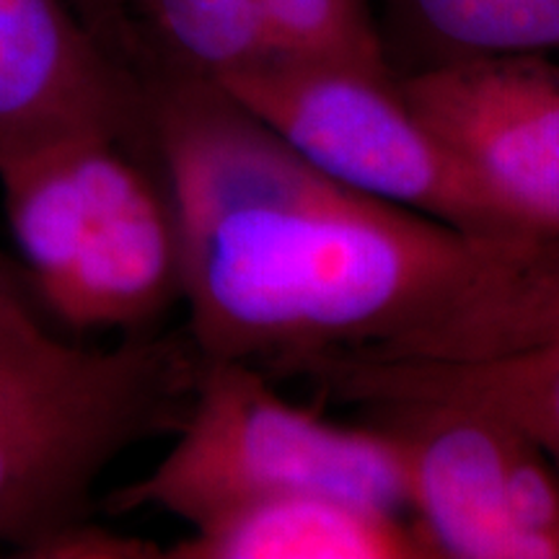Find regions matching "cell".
I'll return each mask as SVG.
<instances>
[{"instance_id":"4fadbf2b","label":"cell","mask_w":559,"mask_h":559,"mask_svg":"<svg viewBox=\"0 0 559 559\" xmlns=\"http://www.w3.org/2000/svg\"><path fill=\"white\" fill-rule=\"evenodd\" d=\"M551 337H559V247L432 334L423 358H485Z\"/></svg>"},{"instance_id":"5b68a950","label":"cell","mask_w":559,"mask_h":559,"mask_svg":"<svg viewBox=\"0 0 559 559\" xmlns=\"http://www.w3.org/2000/svg\"><path fill=\"white\" fill-rule=\"evenodd\" d=\"M313 169L432 221L495 239L523 236L404 99L389 70L272 62L218 83Z\"/></svg>"},{"instance_id":"52a82bcc","label":"cell","mask_w":559,"mask_h":559,"mask_svg":"<svg viewBox=\"0 0 559 559\" xmlns=\"http://www.w3.org/2000/svg\"><path fill=\"white\" fill-rule=\"evenodd\" d=\"M396 83L510 226L559 241L557 58L472 60Z\"/></svg>"},{"instance_id":"9c48e42d","label":"cell","mask_w":559,"mask_h":559,"mask_svg":"<svg viewBox=\"0 0 559 559\" xmlns=\"http://www.w3.org/2000/svg\"><path fill=\"white\" fill-rule=\"evenodd\" d=\"M151 73L221 83L272 62L324 60L394 70L370 0H128Z\"/></svg>"},{"instance_id":"5bb4252c","label":"cell","mask_w":559,"mask_h":559,"mask_svg":"<svg viewBox=\"0 0 559 559\" xmlns=\"http://www.w3.org/2000/svg\"><path fill=\"white\" fill-rule=\"evenodd\" d=\"M19 557L37 559H164L166 549L158 544L138 539V536L115 534V531L94 526L86 519L62 523L34 539Z\"/></svg>"},{"instance_id":"277c9868","label":"cell","mask_w":559,"mask_h":559,"mask_svg":"<svg viewBox=\"0 0 559 559\" xmlns=\"http://www.w3.org/2000/svg\"><path fill=\"white\" fill-rule=\"evenodd\" d=\"M296 492L412 519L400 453L379 425L345 428L285 400L254 362L202 358L177 443L151 474L117 489L109 510H164L198 528Z\"/></svg>"},{"instance_id":"8fae6325","label":"cell","mask_w":559,"mask_h":559,"mask_svg":"<svg viewBox=\"0 0 559 559\" xmlns=\"http://www.w3.org/2000/svg\"><path fill=\"white\" fill-rule=\"evenodd\" d=\"M166 559H436L407 515L337 495L251 502L192 528Z\"/></svg>"},{"instance_id":"7c38bea8","label":"cell","mask_w":559,"mask_h":559,"mask_svg":"<svg viewBox=\"0 0 559 559\" xmlns=\"http://www.w3.org/2000/svg\"><path fill=\"white\" fill-rule=\"evenodd\" d=\"M394 75L472 60L559 58V0H370Z\"/></svg>"},{"instance_id":"ba28073f","label":"cell","mask_w":559,"mask_h":559,"mask_svg":"<svg viewBox=\"0 0 559 559\" xmlns=\"http://www.w3.org/2000/svg\"><path fill=\"white\" fill-rule=\"evenodd\" d=\"M70 138H148L143 81L66 0H0V164Z\"/></svg>"},{"instance_id":"6da1fadb","label":"cell","mask_w":559,"mask_h":559,"mask_svg":"<svg viewBox=\"0 0 559 559\" xmlns=\"http://www.w3.org/2000/svg\"><path fill=\"white\" fill-rule=\"evenodd\" d=\"M140 81L205 360L402 358L551 243L466 234L349 190L213 81Z\"/></svg>"},{"instance_id":"9a60e30c","label":"cell","mask_w":559,"mask_h":559,"mask_svg":"<svg viewBox=\"0 0 559 559\" xmlns=\"http://www.w3.org/2000/svg\"><path fill=\"white\" fill-rule=\"evenodd\" d=\"M73 9L91 34L104 37H120L124 39V11H128V0H66Z\"/></svg>"},{"instance_id":"30bf717a","label":"cell","mask_w":559,"mask_h":559,"mask_svg":"<svg viewBox=\"0 0 559 559\" xmlns=\"http://www.w3.org/2000/svg\"><path fill=\"white\" fill-rule=\"evenodd\" d=\"M290 373L353 404L445 400L492 412L526 432L559 466V337L464 360L319 355Z\"/></svg>"},{"instance_id":"7a4b0ae2","label":"cell","mask_w":559,"mask_h":559,"mask_svg":"<svg viewBox=\"0 0 559 559\" xmlns=\"http://www.w3.org/2000/svg\"><path fill=\"white\" fill-rule=\"evenodd\" d=\"M192 340L66 345L32 317L0 321V549L86 519L104 469L174 430L200 370Z\"/></svg>"},{"instance_id":"3957f363","label":"cell","mask_w":559,"mask_h":559,"mask_svg":"<svg viewBox=\"0 0 559 559\" xmlns=\"http://www.w3.org/2000/svg\"><path fill=\"white\" fill-rule=\"evenodd\" d=\"M124 145L70 138L0 164L13 241L73 330H140L181 298L171 198Z\"/></svg>"},{"instance_id":"2e32d148","label":"cell","mask_w":559,"mask_h":559,"mask_svg":"<svg viewBox=\"0 0 559 559\" xmlns=\"http://www.w3.org/2000/svg\"><path fill=\"white\" fill-rule=\"evenodd\" d=\"M26 317H32V313L26 311V306L21 304L11 285L0 275V321H16Z\"/></svg>"},{"instance_id":"8992f818","label":"cell","mask_w":559,"mask_h":559,"mask_svg":"<svg viewBox=\"0 0 559 559\" xmlns=\"http://www.w3.org/2000/svg\"><path fill=\"white\" fill-rule=\"evenodd\" d=\"M366 409L400 453L412 521L436 559H559V466L526 432L461 402Z\"/></svg>"}]
</instances>
